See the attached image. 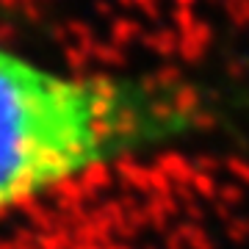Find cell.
<instances>
[{
    "label": "cell",
    "instance_id": "6da1fadb",
    "mask_svg": "<svg viewBox=\"0 0 249 249\" xmlns=\"http://www.w3.org/2000/svg\"><path fill=\"white\" fill-rule=\"evenodd\" d=\"M202 122L180 83L64 72L0 45V213Z\"/></svg>",
    "mask_w": 249,
    "mask_h": 249
}]
</instances>
